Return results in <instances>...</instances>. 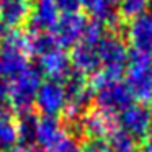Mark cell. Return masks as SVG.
Returning <instances> with one entry per match:
<instances>
[{
  "instance_id": "28",
  "label": "cell",
  "mask_w": 152,
  "mask_h": 152,
  "mask_svg": "<svg viewBox=\"0 0 152 152\" xmlns=\"http://www.w3.org/2000/svg\"><path fill=\"white\" fill-rule=\"evenodd\" d=\"M7 105H8V103L5 102L4 98H0V118H4V116H10V115H8V110H7Z\"/></svg>"
},
{
  "instance_id": "29",
  "label": "cell",
  "mask_w": 152,
  "mask_h": 152,
  "mask_svg": "<svg viewBox=\"0 0 152 152\" xmlns=\"http://www.w3.org/2000/svg\"><path fill=\"white\" fill-rule=\"evenodd\" d=\"M7 152H34V151H31L28 145H15V147H12Z\"/></svg>"
},
{
  "instance_id": "14",
  "label": "cell",
  "mask_w": 152,
  "mask_h": 152,
  "mask_svg": "<svg viewBox=\"0 0 152 152\" xmlns=\"http://www.w3.org/2000/svg\"><path fill=\"white\" fill-rule=\"evenodd\" d=\"M69 57L74 72L80 74L83 77L93 75L100 70V59H98V53H96V46L79 41L72 48V53L69 54Z\"/></svg>"
},
{
  "instance_id": "13",
  "label": "cell",
  "mask_w": 152,
  "mask_h": 152,
  "mask_svg": "<svg viewBox=\"0 0 152 152\" xmlns=\"http://www.w3.org/2000/svg\"><path fill=\"white\" fill-rule=\"evenodd\" d=\"M59 18L54 0H33L28 18V31H51Z\"/></svg>"
},
{
  "instance_id": "3",
  "label": "cell",
  "mask_w": 152,
  "mask_h": 152,
  "mask_svg": "<svg viewBox=\"0 0 152 152\" xmlns=\"http://www.w3.org/2000/svg\"><path fill=\"white\" fill-rule=\"evenodd\" d=\"M30 67L26 53V34L20 30L5 33L0 44V80L12 82Z\"/></svg>"
},
{
  "instance_id": "15",
  "label": "cell",
  "mask_w": 152,
  "mask_h": 152,
  "mask_svg": "<svg viewBox=\"0 0 152 152\" xmlns=\"http://www.w3.org/2000/svg\"><path fill=\"white\" fill-rule=\"evenodd\" d=\"M64 134H66V129L62 128V124L57 118H51V116L38 118L34 142L43 152H49Z\"/></svg>"
},
{
  "instance_id": "17",
  "label": "cell",
  "mask_w": 152,
  "mask_h": 152,
  "mask_svg": "<svg viewBox=\"0 0 152 152\" xmlns=\"http://www.w3.org/2000/svg\"><path fill=\"white\" fill-rule=\"evenodd\" d=\"M80 7L85 8L93 18L103 21L106 28L116 30L121 25V18L108 4V0H80Z\"/></svg>"
},
{
  "instance_id": "26",
  "label": "cell",
  "mask_w": 152,
  "mask_h": 152,
  "mask_svg": "<svg viewBox=\"0 0 152 152\" xmlns=\"http://www.w3.org/2000/svg\"><path fill=\"white\" fill-rule=\"evenodd\" d=\"M62 13H72V12H79L80 8V0H54Z\"/></svg>"
},
{
  "instance_id": "25",
  "label": "cell",
  "mask_w": 152,
  "mask_h": 152,
  "mask_svg": "<svg viewBox=\"0 0 152 152\" xmlns=\"http://www.w3.org/2000/svg\"><path fill=\"white\" fill-rule=\"evenodd\" d=\"M80 152H111L106 139H87L80 144Z\"/></svg>"
},
{
  "instance_id": "8",
  "label": "cell",
  "mask_w": 152,
  "mask_h": 152,
  "mask_svg": "<svg viewBox=\"0 0 152 152\" xmlns=\"http://www.w3.org/2000/svg\"><path fill=\"white\" fill-rule=\"evenodd\" d=\"M34 105L43 113V116L57 118V115L64 113V110H66V92H64L62 82H56V80L41 82Z\"/></svg>"
},
{
  "instance_id": "11",
  "label": "cell",
  "mask_w": 152,
  "mask_h": 152,
  "mask_svg": "<svg viewBox=\"0 0 152 152\" xmlns=\"http://www.w3.org/2000/svg\"><path fill=\"white\" fill-rule=\"evenodd\" d=\"M38 70L41 75H46L48 80H56V82H62L72 72V66H70V57L66 49H53L48 54L38 57Z\"/></svg>"
},
{
  "instance_id": "18",
  "label": "cell",
  "mask_w": 152,
  "mask_h": 152,
  "mask_svg": "<svg viewBox=\"0 0 152 152\" xmlns=\"http://www.w3.org/2000/svg\"><path fill=\"white\" fill-rule=\"evenodd\" d=\"M57 43L53 38L51 31H28L26 34V53L28 56L41 57L49 51L57 49Z\"/></svg>"
},
{
  "instance_id": "21",
  "label": "cell",
  "mask_w": 152,
  "mask_h": 152,
  "mask_svg": "<svg viewBox=\"0 0 152 152\" xmlns=\"http://www.w3.org/2000/svg\"><path fill=\"white\" fill-rule=\"evenodd\" d=\"M18 142L17 124L10 116L0 118V152H7Z\"/></svg>"
},
{
  "instance_id": "22",
  "label": "cell",
  "mask_w": 152,
  "mask_h": 152,
  "mask_svg": "<svg viewBox=\"0 0 152 152\" xmlns=\"http://www.w3.org/2000/svg\"><path fill=\"white\" fill-rule=\"evenodd\" d=\"M105 34H106L105 23L96 20V18H90V20H87L85 30H83V34H82V39L80 41H83L87 44H92V46H96L103 39Z\"/></svg>"
},
{
  "instance_id": "20",
  "label": "cell",
  "mask_w": 152,
  "mask_h": 152,
  "mask_svg": "<svg viewBox=\"0 0 152 152\" xmlns=\"http://www.w3.org/2000/svg\"><path fill=\"white\" fill-rule=\"evenodd\" d=\"M17 131H18V141H21L23 144H31L34 142L36 137V126H38V116L34 113H21L18 115Z\"/></svg>"
},
{
  "instance_id": "4",
  "label": "cell",
  "mask_w": 152,
  "mask_h": 152,
  "mask_svg": "<svg viewBox=\"0 0 152 152\" xmlns=\"http://www.w3.org/2000/svg\"><path fill=\"white\" fill-rule=\"evenodd\" d=\"M43 82V75L38 67H28L8 85V105L18 115L31 111L36 100V93Z\"/></svg>"
},
{
  "instance_id": "16",
  "label": "cell",
  "mask_w": 152,
  "mask_h": 152,
  "mask_svg": "<svg viewBox=\"0 0 152 152\" xmlns=\"http://www.w3.org/2000/svg\"><path fill=\"white\" fill-rule=\"evenodd\" d=\"M33 0H0V20L5 26L18 30L28 21Z\"/></svg>"
},
{
  "instance_id": "10",
  "label": "cell",
  "mask_w": 152,
  "mask_h": 152,
  "mask_svg": "<svg viewBox=\"0 0 152 152\" xmlns=\"http://www.w3.org/2000/svg\"><path fill=\"white\" fill-rule=\"evenodd\" d=\"M75 124L79 126L80 132L87 136V139H105V136H108L116 128L115 116L103 113L96 108L87 110Z\"/></svg>"
},
{
  "instance_id": "30",
  "label": "cell",
  "mask_w": 152,
  "mask_h": 152,
  "mask_svg": "<svg viewBox=\"0 0 152 152\" xmlns=\"http://www.w3.org/2000/svg\"><path fill=\"white\" fill-rule=\"evenodd\" d=\"M5 33H7V26L4 25V21L0 20V38H4Z\"/></svg>"
},
{
  "instance_id": "5",
  "label": "cell",
  "mask_w": 152,
  "mask_h": 152,
  "mask_svg": "<svg viewBox=\"0 0 152 152\" xmlns=\"http://www.w3.org/2000/svg\"><path fill=\"white\" fill-rule=\"evenodd\" d=\"M96 53L100 59V70L111 79H121L128 66V48L123 38L116 33L105 34L103 39L96 44Z\"/></svg>"
},
{
  "instance_id": "6",
  "label": "cell",
  "mask_w": 152,
  "mask_h": 152,
  "mask_svg": "<svg viewBox=\"0 0 152 152\" xmlns=\"http://www.w3.org/2000/svg\"><path fill=\"white\" fill-rule=\"evenodd\" d=\"M64 92H66V110L64 115L69 121H79L80 116L87 111L90 100H92V90L83 75L77 72H70V75L64 80Z\"/></svg>"
},
{
  "instance_id": "12",
  "label": "cell",
  "mask_w": 152,
  "mask_h": 152,
  "mask_svg": "<svg viewBox=\"0 0 152 152\" xmlns=\"http://www.w3.org/2000/svg\"><path fill=\"white\" fill-rule=\"evenodd\" d=\"M126 34L132 51L152 54V13L145 12L129 20Z\"/></svg>"
},
{
  "instance_id": "9",
  "label": "cell",
  "mask_w": 152,
  "mask_h": 152,
  "mask_svg": "<svg viewBox=\"0 0 152 152\" xmlns=\"http://www.w3.org/2000/svg\"><path fill=\"white\" fill-rule=\"evenodd\" d=\"M152 110L149 105L142 103H131L123 113H119V124L121 129L137 139H144L151 134Z\"/></svg>"
},
{
  "instance_id": "32",
  "label": "cell",
  "mask_w": 152,
  "mask_h": 152,
  "mask_svg": "<svg viewBox=\"0 0 152 152\" xmlns=\"http://www.w3.org/2000/svg\"><path fill=\"white\" fill-rule=\"evenodd\" d=\"M108 4L113 5V4H119V0H108Z\"/></svg>"
},
{
  "instance_id": "2",
  "label": "cell",
  "mask_w": 152,
  "mask_h": 152,
  "mask_svg": "<svg viewBox=\"0 0 152 152\" xmlns=\"http://www.w3.org/2000/svg\"><path fill=\"white\" fill-rule=\"evenodd\" d=\"M124 74V83L132 100L142 105L152 103V54L131 51Z\"/></svg>"
},
{
  "instance_id": "24",
  "label": "cell",
  "mask_w": 152,
  "mask_h": 152,
  "mask_svg": "<svg viewBox=\"0 0 152 152\" xmlns=\"http://www.w3.org/2000/svg\"><path fill=\"white\" fill-rule=\"evenodd\" d=\"M49 152H80V142L75 136L66 132Z\"/></svg>"
},
{
  "instance_id": "27",
  "label": "cell",
  "mask_w": 152,
  "mask_h": 152,
  "mask_svg": "<svg viewBox=\"0 0 152 152\" xmlns=\"http://www.w3.org/2000/svg\"><path fill=\"white\" fill-rule=\"evenodd\" d=\"M139 152H152V134H149L147 137H144Z\"/></svg>"
},
{
  "instance_id": "19",
  "label": "cell",
  "mask_w": 152,
  "mask_h": 152,
  "mask_svg": "<svg viewBox=\"0 0 152 152\" xmlns=\"http://www.w3.org/2000/svg\"><path fill=\"white\" fill-rule=\"evenodd\" d=\"M106 142L111 152H137V141L121 128H115L108 136Z\"/></svg>"
},
{
  "instance_id": "23",
  "label": "cell",
  "mask_w": 152,
  "mask_h": 152,
  "mask_svg": "<svg viewBox=\"0 0 152 152\" xmlns=\"http://www.w3.org/2000/svg\"><path fill=\"white\" fill-rule=\"evenodd\" d=\"M118 5V15L121 20L123 18L132 20V18L145 13V10H147V0H119Z\"/></svg>"
},
{
  "instance_id": "1",
  "label": "cell",
  "mask_w": 152,
  "mask_h": 152,
  "mask_svg": "<svg viewBox=\"0 0 152 152\" xmlns=\"http://www.w3.org/2000/svg\"><path fill=\"white\" fill-rule=\"evenodd\" d=\"M92 90V98L96 103V110L116 116L123 113L132 103V96L126 87L124 80L111 79L105 72L98 70L88 82Z\"/></svg>"
},
{
  "instance_id": "31",
  "label": "cell",
  "mask_w": 152,
  "mask_h": 152,
  "mask_svg": "<svg viewBox=\"0 0 152 152\" xmlns=\"http://www.w3.org/2000/svg\"><path fill=\"white\" fill-rule=\"evenodd\" d=\"M147 8H149V13H152V0H147Z\"/></svg>"
},
{
  "instance_id": "33",
  "label": "cell",
  "mask_w": 152,
  "mask_h": 152,
  "mask_svg": "<svg viewBox=\"0 0 152 152\" xmlns=\"http://www.w3.org/2000/svg\"><path fill=\"white\" fill-rule=\"evenodd\" d=\"M151 134H152V123H151Z\"/></svg>"
},
{
  "instance_id": "7",
  "label": "cell",
  "mask_w": 152,
  "mask_h": 152,
  "mask_svg": "<svg viewBox=\"0 0 152 152\" xmlns=\"http://www.w3.org/2000/svg\"><path fill=\"white\" fill-rule=\"evenodd\" d=\"M87 25V17L80 12H72V13H62L59 15L56 25L51 30V34L56 39L57 46L61 49L74 48L80 39H82L83 30Z\"/></svg>"
}]
</instances>
